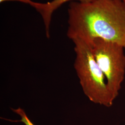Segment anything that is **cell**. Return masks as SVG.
Segmentation results:
<instances>
[{
  "mask_svg": "<svg viewBox=\"0 0 125 125\" xmlns=\"http://www.w3.org/2000/svg\"><path fill=\"white\" fill-rule=\"evenodd\" d=\"M94 58L106 79L114 98L118 96L125 76L124 48L116 43L94 39L90 45Z\"/></svg>",
  "mask_w": 125,
  "mask_h": 125,
  "instance_id": "cell-3",
  "label": "cell"
},
{
  "mask_svg": "<svg viewBox=\"0 0 125 125\" xmlns=\"http://www.w3.org/2000/svg\"><path fill=\"white\" fill-rule=\"evenodd\" d=\"M67 37L90 45L95 39L116 43L125 50V2L121 0L72 1L68 9Z\"/></svg>",
  "mask_w": 125,
  "mask_h": 125,
  "instance_id": "cell-1",
  "label": "cell"
},
{
  "mask_svg": "<svg viewBox=\"0 0 125 125\" xmlns=\"http://www.w3.org/2000/svg\"><path fill=\"white\" fill-rule=\"evenodd\" d=\"M72 41L76 54L74 66L84 94L92 103L111 107L115 99L94 58L91 45L80 39Z\"/></svg>",
  "mask_w": 125,
  "mask_h": 125,
  "instance_id": "cell-2",
  "label": "cell"
},
{
  "mask_svg": "<svg viewBox=\"0 0 125 125\" xmlns=\"http://www.w3.org/2000/svg\"><path fill=\"white\" fill-rule=\"evenodd\" d=\"M12 110L13 112L17 114L21 117V120L19 121H13V122H22L25 125H34L33 123L30 121L29 118L27 116L25 111L21 107H18V108L14 109L12 108Z\"/></svg>",
  "mask_w": 125,
  "mask_h": 125,
  "instance_id": "cell-5",
  "label": "cell"
},
{
  "mask_svg": "<svg viewBox=\"0 0 125 125\" xmlns=\"http://www.w3.org/2000/svg\"><path fill=\"white\" fill-rule=\"evenodd\" d=\"M94 0H52L46 3L37 2L35 7L36 11L40 13L45 25V31L47 38L50 37V25L54 12L64 3L70 1L89 2Z\"/></svg>",
  "mask_w": 125,
  "mask_h": 125,
  "instance_id": "cell-4",
  "label": "cell"
},
{
  "mask_svg": "<svg viewBox=\"0 0 125 125\" xmlns=\"http://www.w3.org/2000/svg\"><path fill=\"white\" fill-rule=\"evenodd\" d=\"M7 1H18V2H21L22 3H24L25 4L29 5L33 8H34L35 5H36V2H34L33 1H32L31 0H0V3H3L4 2Z\"/></svg>",
  "mask_w": 125,
  "mask_h": 125,
  "instance_id": "cell-6",
  "label": "cell"
},
{
  "mask_svg": "<svg viewBox=\"0 0 125 125\" xmlns=\"http://www.w3.org/2000/svg\"><path fill=\"white\" fill-rule=\"evenodd\" d=\"M122 0L123 1H124V2H125V0Z\"/></svg>",
  "mask_w": 125,
  "mask_h": 125,
  "instance_id": "cell-7",
  "label": "cell"
}]
</instances>
